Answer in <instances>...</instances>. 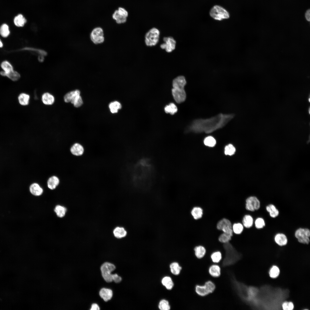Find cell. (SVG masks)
Listing matches in <instances>:
<instances>
[{"mask_svg": "<svg viewBox=\"0 0 310 310\" xmlns=\"http://www.w3.org/2000/svg\"><path fill=\"white\" fill-rule=\"evenodd\" d=\"M233 114L220 113L209 118L195 119L188 127V131L195 133H209L225 126L234 117Z\"/></svg>", "mask_w": 310, "mask_h": 310, "instance_id": "1", "label": "cell"}, {"mask_svg": "<svg viewBox=\"0 0 310 310\" xmlns=\"http://www.w3.org/2000/svg\"><path fill=\"white\" fill-rule=\"evenodd\" d=\"M222 249L225 255L222 264V267H225L235 264L242 257L241 253L229 241L222 244Z\"/></svg>", "mask_w": 310, "mask_h": 310, "instance_id": "2", "label": "cell"}, {"mask_svg": "<svg viewBox=\"0 0 310 310\" xmlns=\"http://www.w3.org/2000/svg\"><path fill=\"white\" fill-rule=\"evenodd\" d=\"M160 35V32L158 29L156 28H151L145 34V44L149 46L156 45L158 42Z\"/></svg>", "mask_w": 310, "mask_h": 310, "instance_id": "3", "label": "cell"}, {"mask_svg": "<svg viewBox=\"0 0 310 310\" xmlns=\"http://www.w3.org/2000/svg\"><path fill=\"white\" fill-rule=\"evenodd\" d=\"M216 288L214 284L211 280L206 281L204 285H197L195 286L196 293L201 297H205L213 292Z\"/></svg>", "mask_w": 310, "mask_h": 310, "instance_id": "4", "label": "cell"}, {"mask_svg": "<svg viewBox=\"0 0 310 310\" xmlns=\"http://www.w3.org/2000/svg\"><path fill=\"white\" fill-rule=\"evenodd\" d=\"M115 268V265L109 262H105L102 264L100 268L102 275L106 282H111L113 281L115 274H111V272Z\"/></svg>", "mask_w": 310, "mask_h": 310, "instance_id": "5", "label": "cell"}, {"mask_svg": "<svg viewBox=\"0 0 310 310\" xmlns=\"http://www.w3.org/2000/svg\"><path fill=\"white\" fill-rule=\"evenodd\" d=\"M210 15L213 19L218 20L229 18L230 15L229 13L222 7L215 5L211 9Z\"/></svg>", "mask_w": 310, "mask_h": 310, "instance_id": "6", "label": "cell"}, {"mask_svg": "<svg viewBox=\"0 0 310 310\" xmlns=\"http://www.w3.org/2000/svg\"><path fill=\"white\" fill-rule=\"evenodd\" d=\"M294 236L299 243L308 244L310 241V230L307 228H299L295 231Z\"/></svg>", "mask_w": 310, "mask_h": 310, "instance_id": "7", "label": "cell"}, {"mask_svg": "<svg viewBox=\"0 0 310 310\" xmlns=\"http://www.w3.org/2000/svg\"><path fill=\"white\" fill-rule=\"evenodd\" d=\"M260 202L259 199L254 196H250L245 199V208L249 211L254 212L260 207Z\"/></svg>", "mask_w": 310, "mask_h": 310, "instance_id": "8", "label": "cell"}, {"mask_svg": "<svg viewBox=\"0 0 310 310\" xmlns=\"http://www.w3.org/2000/svg\"><path fill=\"white\" fill-rule=\"evenodd\" d=\"M232 225V223L229 220L223 218L218 222L216 224V228L218 229L221 230L223 232L229 234L232 236L233 233Z\"/></svg>", "mask_w": 310, "mask_h": 310, "instance_id": "9", "label": "cell"}, {"mask_svg": "<svg viewBox=\"0 0 310 310\" xmlns=\"http://www.w3.org/2000/svg\"><path fill=\"white\" fill-rule=\"evenodd\" d=\"M104 32L102 28L100 27L94 28L90 34V38L95 44H98L103 43L104 41Z\"/></svg>", "mask_w": 310, "mask_h": 310, "instance_id": "10", "label": "cell"}, {"mask_svg": "<svg viewBox=\"0 0 310 310\" xmlns=\"http://www.w3.org/2000/svg\"><path fill=\"white\" fill-rule=\"evenodd\" d=\"M164 42L160 45V48L164 49L167 53L171 52L175 50L176 45V41L171 36L164 37L163 39Z\"/></svg>", "mask_w": 310, "mask_h": 310, "instance_id": "11", "label": "cell"}, {"mask_svg": "<svg viewBox=\"0 0 310 310\" xmlns=\"http://www.w3.org/2000/svg\"><path fill=\"white\" fill-rule=\"evenodd\" d=\"M172 92L173 97L177 102L181 103L185 100L186 95L184 89L173 88Z\"/></svg>", "mask_w": 310, "mask_h": 310, "instance_id": "12", "label": "cell"}, {"mask_svg": "<svg viewBox=\"0 0 310 310\" xmlns=\"http://www.w3.org/2000/svg\"><path fill=\"white\" fill-rule=\"evenodd\" d=\"M186 84L185 77L182 75L179 76L175 78L173 81V88L179 89H184Z\"/></svg>", "mask_w": 310, "mask_h": 310, "instance_id": "13", "label": "cell"}, {"mask_svg": "<svg viewBox=\"0 0 310 310\" xmlns=\"http://www.w3.org/2000/svg\"><path fill=\"white\" fill-rule=\"evenodd\" d=\"M274 240L275 243L280 246H284L288 243V239L286 235L282 233L276 234L274 237Z\"/></svg>", "mask_w": 310, "mask_h": 310, "instance_id": "14", "label": "cell"}, {"mask_svg": "<svg viewBox=\"0 0 310 310\" xmlns=\"http://www.w3.org/2000/svg\"><path fill=\"white\" fill-rule=\"evenodd\" d=\"M99 295L105 302H107L112 298L113 293L112 290L108 288H102L100 290Z\"/></svg>", "mask_w": 310, "mask_h": 310, "instance_id": "15", "label": "cell"}, {"mask_svg": "<svg viewBox=\"0 0 310 310\" xmlns=\"http://www.w3.org/2000/svg\"><path fill=\"white\" fill-rule=\"evenodd\" d=\"M254 218L250 214H247L245 215L243 217L242 223L244 228H250L253 225Z\"/></svg>", "mask_w": 310, "mask_h": 310, "instance_id": "16", "label": "cell"}, {"mask_svg": "<svg viewBox=\"0 0 310 310\" xmlns=\"http://www.w3.org/2000/svg\"><path fill=\"white\" fill-rule=\"evenodd\" d=\"M193 251L195 256L199 259H201L204 257L206 253V250L205 247L201 245H197L195 246L193 248Z\"/></svg>", "mask_w": 310, "mask_h": 310, "instance_id": "17", "label": "cell"}, {"mask_svg": "<svg viewBox=\"0 0 310 310\" xmlns=\"http://www.w3.org/2000/svg\"><path fill=\"white\" fill-rule=\"evenodd\" d=\"M203 209L198 206L193 207L190 211V214L193 218L195 220L201 218L203 215Z\"/></svg>", "mask_w": 310, "mask_h": 310, "instance_id": "18", "label": "cell"}, {"mask_svg": "<svg viewBox=\"0 0 310 310\" xmlns=\"http://www.w3.org/2000/svg\"><path fill=\"white\" fill-rule=\"evenodd\" d=\"M209 274L214 278H218L221 275V269L220 266L217 264H213L208 268Z\"/></svg>", "mask_w": 310, "mask_h": 310, "instance_id": "19", "label": "cell"}, {"mask_svg": "<svg viewBox=\"0 0 310 310\" xmlns=\"http://www.w3.org/2000/svg\"><path fill=\"white\" fill-rule=\"evenodd\" d=\"M113 233L115 237L117 239H121L126 236L127 232L124 228L117 226L113 229Z\"/></svg>", "mask_w": 310, "mask_h": 310, "instance_id": "20", "label": "cell"}, {"mask_svg": "<svg viewBox=\"0 0 310 310\" xmlns=\"http://www.w3.org/2000/svg\"><path fill=\"white\" fill-rule=\"evenodd\" d=\"M70 151L73 155L80 156L83 154L84 149L81 145L79 143H76L74 144L71 147Z\"/></svg>", "mask_w": 310, "mask_h": 310, "instance_id": "21", "label": "cell"}, {"mask_svg": "<svg viewBox=\"0 0 310 310\" xmlns=\"http://www.w3.org/2000/svg\"><path fill=\"white\" fill-rule=\"evenodd\" d=\"M112 18L115 20L116 23L118 24H121L125 23L127 19V18L124 17L116 9L112 15Z\"/></svg>", "mask_w": 310, "mask_h": 310, "instance_id": "22", "label": "cell"}, {"mask_svg": "<svg viewBox=\"0 0 310 310\" xmlns=\"http://www.w3.org/2000/svg\"><path fill=\"white\" fill-rule=\"evenodd\" d=\"M29 190L32 195L36 196L41 195L43 192L42 189L38 184L36 183H33L30 185Z\"/></svg>", "mask_w": 310, "mask_h": 310, "instance_id": "23", "label": "cell"}, {"mask_svg": "<svg viewBox=\"0 0 310 310\" xmlns=\"http://www.w3.org/2000/svg\"><path fill=\"white\" fill-rule=\"evenodd\" d=\"M1 66L3 70V71H1L0 72V74L2 76H5L6 74L8 73L13 70L12 66L7 61H3L1 63Z\"/></svg>", "mask_w": 310, "mask_h": 310, "instance_id": "24", "label": "cell"}, {"mask_svg": "<svg viewBox=\"0 0 310 310\" xmlns=\"http://www.w3.org/2000/svg\"><path fill=\"white\" fill-rule=\"evenodd\" d=\"M13 22L16 26L22 27L26 23L27 20L22 14H19L14 17Z\"/></svg>", "mask_w": 310, "mask_h": 310, "instance_id": "25", "label": "cell"}, {"mask_svg": "<svg viewBox=\"0 0 310 310\" xmlns=\"http://www.w3.org/2000/svg\"><path fill=\"white\" fill-rule=\"evenodd\" d=\"M42 100L43 103L46 105L52 104L55 101L54 96L48 92L44 93L42 96Z\"/></svg>", "mask_w": 310, "mask_h": 310, "instance_id": "26", "label": "cell"}, {"mask_svg": "<svg viewBox=\"0 0 310 310\" xmlns=\"http://www.w3.org/2000/svg\"><path fill=\"white\" fill-rule=\"evenodd\" d=\"M266 211L269 213L270 216L274 218L277 217L279 214V211L274 205L270 204L266 207Z\"/></svg>", "mask_w": 310, "mask_h": 310, "instance_id": "27", "label": "cell"}, {"mask_svg": "<svg viewBox=\"0 0 310 310\" xmlns=\"http://www.w3.org/2000/svg\"><path fill=\"white\" fill-rule=\"evenodd\" d=\"M59 182L58 178L56 176H53L49 179L47 182V186L50 189L53 190L58 185Z\"/></svg>", "mask_w": 310, "mask_h": 310, "instance_id": "28", "label": "cell"}, {"mask_svg": "<svg viewBox=\"0 0 310 310\" xmlns=\"http://www.w3.org/2000/svg\"><path fill=\"white\" fill-rule=\"evenodd\" d=\"M18 98L19 102L21 105L26 106L29 103L30 96L28 94L22 93L19 95Z\"/></svg>", "mask_w": 310, "mask_h": 310, "instance_id": "29", "label": "cell"}, {"mask_svg": "<svg viewBox=\"0 0 310 310\" xmlns=\"http://www.w3.org/2000/svg\"><path fill=\"white\" fill-rule=\"evenodd\" d=\"M210 257L213 262L218 263L222 258L221 252L218 250L214 251L211 253Z\"/></svg>", "mask_w": 310, "mask_h": 310, "instance_id": "30", "label": "cell"}, {"mask_svg": "<svg viewBox=\"0 0 310 310\" xmlns=\"http://www.w3.org/2000/svg\"><path fill=\"white\" fill-rule=\"evenodd\" d=\"M161 283L168 290H171L174 286L173 282L169 276H166L163 277Z\"/></svg>", "mask_w": 310, "mask_h": 310, "instance_id": "31", "label": "cell"}, {"mask_svg": "<svg viewBox=\"0 0 310 310\" xmlns=\"http://www.w3.org/2000/svg\"><path fill=\"white\" fill-rule=\"evenodd\" d=\"M79 94H80V92L78 90L69 92L65 95L64 100L66 102H71L75 96Z\"/></svg>", "mask_w": 310, "mask_h": 310, "instance_id": "32", "label": "cell"}, {"mask_svg": "<svg viewBox=\"0 0 310 310\" xmlns=\"http://www.w3.org/2000/svg\"><path fill=\"white\" fill-rule=\"evenodd\" d=\"M170 270L171 273L175 275H178L182 269V267L177 262H173L170 265Z\"/></svg>", "mask_w": 310, "mask_h": 310, "instance_id": "33", "label": "cell"}, {"mask_svg": "<svg viewBox=\"0 0 310 310\" xmlns=\"http://www.w3.org/2000/svg\"><path fill=\"white\" fill-rule=\"evenodd\" d=\"M244 227L241 222L235 223L232 224V229L233 233L239 235L241 234L243 230Z\"/></svg>", "mask_w": 310, "mask_h": 310, "instance_id": "34", "label": "cell"}, {"mask_svg": "<svg viewBox=\"0 0 310 310\" xmlns=\"http://www.w3.org/2000/svg\"><path fill=\"white\" fill-rule=\"evenodd\" d=\"M67 211L66 208L64 206L59 205L56 206L54 209V211L57 216L60 218L64 217Z\"/></svg>", "mask_w": 310, "mask_h": 310, "instance_id": "35", "label": "cell"}, {"mask_svg": "<svg viewBox=\"0 0 310 310\" xmlns=\"http://www.w3.org/2000/svg\"><path fill=\"white\" fill-rule=\"evenodd\" d=\"M121 103L117 101H115L110 103L109 107L111 112L113 113L118 112V110L121 108Z\"/></svg>", "mask_w": 310, "mask_h": 310, "instance_id": "36", "label": "cell"}, {"mask_svg": "<svg viewBox=\"0 0 310 310\" xmlns=\"http://www.w3.org/2000/svg\"><path fill=\"white\" fill-rule=\"evenodd\" d=\"M164 110L166 113L173 115L177 112V108L174 103H171L165 106Z\"/></svg>", "mask_w": 310, "mask_h": 310, "instance_id": "37", "label": "cell"}, {"mask_svg": "<svg viewBox=\"0 0 310 310\" xmlns=\"http://www.w3.org/2000/svg\"><path fill=\"white\" fill-rule=\"evenodd\" d=\"M8 26L6 24H2L0 27V34L4 38L7 37L10 34Z\"/></svg>", "mask_w": 310, "mask_h": 310, "instance_id": "38", "label": "cell"}, {"mask_svg": "<svg viewBox=\"0 0 310 310\" xmlns=\"http://www.w3.org/2000/svg\"><path fill=\"white\" fill-rule=\"evenodd\" d=\"M232 236L229 234L223 232L221 233L218 237L219 241L222 243H224L229 242L231 239Z\"/></svg>", "mask_w": 310, "mask_h": 310, "instance_id": "39", "label": "cell"}, {"mask_svg": "<svg viewBox=\"0 0 310 310\" xmlns=\"http://www.w3.org/2000/svg\"><path fill=\"white\" fill-rule=\"evenodd\" d=\"M5 76L7 77L13 81H16L20 78V75L18 72L13 70L10 72L6 74Z\"/></svg>", "mask_w": 310, "mask_h": 310, "instance_id": "40", "label": "cell"}, {"mask_svg": "<svg viewBox=\"0 0 310 310\" xmlns=\"http://www.w3.org/2000/svg\"><path fill=\"white\" fill-rule=\"evenodd\" d=\"M71 102L73 104L74 106L75 107H79L82 106L83 102L80 94L76 95Z\"/></svg>", "mask_w": 310, "mask_h": 310, "instance_id": "41", "label": "cell"}, {"mask_svg": "<svg viewBox=\"0 0 310 310\" xmlns=\"http://www.w3.org/2000/svg\"><path fill=\"white\" fill-rule=\"evenodd\" d=\"M254 223L255 228L257 229L262 228L266 225L264 219L261 217H258L256 218Z\"/></svg>", "mask_w": 310, "mask_h": 310, "instance_id": "42", "label": "cell"}, {"mask_svg": "<svg viewBox=\"0 0 310 310\" xmlns=\"http://www.w3.org/2000/svg\"><path fill=\"white\" fill-rule=\"evenodd\" d=\"M158 307L161 310H169L170 308L168 301L165 299H162L160 301Z\"/></svg>", "mask_w": 310, "mask_h": 310, "instance_id": "43", "label": "cell"}, {"mask_svg": "<svg viewBox=\"0 0 310 310\" xmlns=\"http://www.w3.org/2000/svg\"><path fill=\"white\" fill-rule=\"evenodd\" d=\"M216 142L215 139L211 136H208L205 138L204 143L206 146L212 147L216 145Z\"/></svg>", "mask_w": 310, "mask_h": 310, "instance_id": "44", "label": "cell"}, {"mask_svg": "<svg viewBox=\"0 0 310 310\" xmlns=\"http://www.w3.org/2000/svg\"><path fill=\"white\" fill-rule=\"evenodd\" d=\"M235 152V148L231 144H229L226 146L224 149V153L226 155L231 156L234 154Z\"/></svg>", "mask_w": 310, "mask_h": 310, "instance_id": "45", "label": "cell"}, {"mask_svg": "<svg viewBox=\"0 0 310 310\" xmlns=\"http://www.w3.org/2000/svg\"><path fill=\"white\" fill-rule=\"evenodd\" d=\"M279 273V269L276 266H273L269 272V274L270 277L273 278L277 277L278 276Z\"/></svg>", "mask_w": 310, "mask_h": 310, "instance_id": "46", "label": "cell"}, {"mask_svg": "<svg viewBox=\"0 0 310 310\" xmlns=\"http://www.w3.org/2000/svg\"><path fill=\"white\" fill-rule=\"evenodd\" d=\"M282 307L284 310H291L294 308V305L291 302H286L283 303Z\"/></svg>", "mask_w": 310, "mask_h": 310, "instance_id": "47", "label": "cell"}, {"mask_svg": "<svg viewBox=\"0 0 310 310\" xmlns=\"http://www.w3.org/2000/svg\"><path fill=\"white\" fill-rule=\"evenodd\" d=\"M117 10L118 12L125 17L127 18L129 15V13L127 10L124 8L120 7H119Z\"/></svg>", "mask_w": 310, "mask_h": 310, "instance_id": "48", "label": "cell"}, {"mask_svg": "<svg viewBox=\"0 0 310 310\" xmlns=\"http://www.w3.org/2000/svg\"><path fill=\"white\" fill-rule=\"evenodd\" d=\"M100 307L96 303H94L92 304L90 310H99Z\"/></svg>", "mask_w": 310, "mask_h": 310, "instance_id": "49", "label": "cell"}, {"mask_svg": "<svg viewBox=\"0 0 310 310\" xmlns=\"http://www.w3.org/2000/svg\"><path fill=\"white\" fill-rule=\"evenodd\" d=\"M305 17L306 20L309 21L310 20V10H307L305 14Z\"/></svg>", "mask_w": 310, "mask_h": 310, "instance_id": "50", "label": "cell"}, {"mask_svg": "<svg viewBox=\"0 0 310 310\" xmlns=\"http://www.w3.org/2000/svg\"><path fill=\"white\" fill-rule=\"evenodd\" d=\"M3 43L2 42V41L1 40V39H0V48L2 47H3Z\"/></svg>", "mask_w": 310, "mask_h": 310, "instance_id": "51", "label": "cell"}]
</instances>
